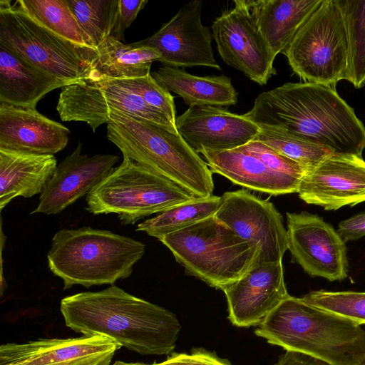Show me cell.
I'll list each match as a JSON object with an SVG mask.
<instances>
[{
	"label": "cell",
	"instance_id": "cell-31",
	"mask_svg": "<svg viewBox=\"0 0 365 365\" xmlns=\"http://www.w3.org/2000/svg\"><path fill=\"white\" fill-rule=\"evenodd\" d=\"M67 2L95 48L110 36L118 0H67Z\"/></svg>",
	"mask_w": 365,
	"mask_h": 365
},
{
	"label": "cell",
	"instance_id": "cell-18",
	"mask_svg": "<svg viewBox=\"0 0 365 365\" xmlns=\"http://www.w3.org/2000/svg\"><path fill=\"white\" fill-rule=\"evenodd\" d=\"M82 144L58 165L40 194L39 202L31 214L55 215L61 212L88 195L113 170L118 156L82 154Z\"/></svg>",
	"mask_w": 365,
	"mask_h": 365
},
{
	"label": "cell",
	"instance_id": "cell-26",
	"mask_svg": "<svg viewBox=\"0 0 365 365\" xmlns=\"http://www.w3.org/2000/svg\"><path fill=\"white\" fill-rule=\"evenodd\" d=\"M96 50L98 56L93 63L92 79L145 77L150 74L153 62L159 61L161 58L158 51L153 47L136 42L124 43L110 36Z\"/></svg>",
	"mask_w": 365,
	"mask_h": 365
},
{
	"label": "cell",
	"instance_id": "cell-11",
	"mask_svg": "<svg viewBox=\"0 0 365 365\" xmlns=\"http://www.w3.org/2000/svg\"><path fill=\"white\" fill-rule=\"evenodd\" d=\"M215 218L258 250L257 262L282 260L288 236L282 217L274 205L245 190L226 192Z\"/></svg>",
	"mask_w": 365,
	"mask_h": 365
},
{
	"label": "cell",
	"instance_id": "cell-14",
	"mask_svg": "<svg viewBox=\"0 0 365 365\" xmlns=\"http://www.w3.org/2000/svg\"><path fill=\"white\" fill-rule=\"evenodd\" d=\"M202 4L195 0L185 4L158 31L136 43L157 49L161 55L159 61L165 66L220 70L212 47V34L201 21Z\"/></svg>",
	"mask_w": 365,
	"mask_h": 365
},
{
	"label": "cell",
	"instance_id": "cell-2",
	"mask_svg": "<svg viewBox=\"0 0 365 365\" xmlns=\"http://www.w3.org/2000/svg\"><path fill=\"white\" fill-rule=\"evenodd\" d=\"M60 310L75 332L106 336L142 355L170 354L181 329L173 312L115 285L67 296Z\"/></svg>",
	"mask_w": 365,
	"mask_h": 365
},
{
	"label": "cell",
	"instance_id": "cell-30",
	"mask_svg": "<svg viewBox=\"0 0 365 365\" xmlns=\"http://www.w3.org/2000/svg\"><path fill=\"white\" fill-rule=\"evenodd\" d=\"M349 43L347 80L356 88L365 84V0H336Z\"/></svg>",
	"mask_w": 365,
	"mask_h": 365
},
{
	"label": "cell",
	"instance_id": "cell-25",
	"mask_svg": "<svg viewBox=\"0 0 365 365\" xmlns=\"http://www.w3.org/2000/svg\"><path fill=\"white\" fill-rule=\"evenodd\" d=\"M168 91L193 106H230L237 103V92L225 75L197 76L183 69L163 66L150 73Z\"/></svg>",
	"mask_w": 365,
	"mask_h": 365
},
{
	"label": "cell",
	"instance_id": "cell-20",
	"mask_svg": "<svg viewBox=\"0 0 365 365\" xmlns=\"http://www.w3.org/2000/svg\"><path fill=\"white\" fill-rule=\"evenodd\" d=\"M68 128L36 108L0 103V148L54 155L67 145Z\"/></svg>",
	"mask_w": 365,
	"mask_h": 365
},
{
	"label": "cell",
	"instance_id": "cell-4",
	"mask_svg": "<svg viewBox=\"0 0 365 365\" xmlns=\"http://www.w3.org/2000/svg\"><path fill=\"white\" fill-rule=\"evenodd\" d=\"M107 138L128 158L195 197L213 195L212 173L179 133L118 110L106 117Z\"/></svg>",
	"mask_w": 365,
	"mask_h": 365
},
{
	"label": "cell",
	"instance_id": "cell-28",
	"mask_svg": "<svg viewBox=\"0 0 365 365\" xmlns=\"http://www.w3.org/2000/svg\"><path fill=\"white\" fill-rule=\"evenodd\" d=\"M16 1L31 17L54 33L80 45L93 47L80 27L67 0Z\"/></svg>",
	"mask_w": 365,
	"mask_h": 365
},
{
	"label": "cell",
	"instance_id": "cell-16",
	"mask_svg": "<svg viewBox=\"0 0 365 365\" xmlns=\"http://www.w3.org/2000/svg\"><path fill=\"white\" fill-rule=\"evenodd\" d=\"M222 291L227 302L228 318L239 327L258 325L290 296L284 283L282 261L254 263Z\"/></svg>",
	"mask_w": 365,
	"mask_h": 365
},
{
	"label": "cell",
	"instance_id": "cell-7",
	"mask_svg": "<svg viewBox=\"0 0 365 365\" xmlns=\"http://www.w3.org/2000/svg\"><path fill=\"white\" fill-rule=\"evenodd\" d=\"M0 44L70 84L93 78L96 48L54 33L16 1H0Z\"/></svg>",
	"mask_w": 365,
	"mask_h": 365
},
{
	"label": "cell",
	"instance_id": "cell-21",
	"mask_svg": "<svg viewBox=\"0 0 365 365\" xmlns=\"http://www.w3.org/2000/svg\"><path fill=\"white\" fill-rule=\"evenodd\" d=\"M212 173L221 175L238 185L279 195L297 192L301 179L273 171L257 158L236 148L200 153Z\"/></svg>",
	"mask_w": 365,
	"mask_h": 365
},
{
	"label": "cell",
	"instance_id": "cell-36",
	"mask_svg": "<svg viewBox=\"0 0 365 365\" xmlns=\"http://www.w3.org/2000/svg\"><path fill=\"white\" fill-rule=\"evenodd\" d=\"M164 365H232L215 354L204 349H193L190 354L173 353L163 361Z\"/></svg>",
	"mask_w": 365,
	"mask_h": 365
},
{
	"label": "cell",
	"instance_id": "cell-12",
	"mask_svg": "<svg viewBox=\"0 0 365 365\" xmlns=\"http://www.w3.org/2000/svg\"><path fill=\"white\" fill-rule=\"evenodd\" d=\"M224 11L212 26V37L222 59L251 81L266 85L276 75L274 56L242 0Z\"/></svg>",
	"mask_w": 365,
	"mask_h": 365
},
{
	"label": "cell",
	"instance_id": "cell-32",
	"mask_svg": "<svg viewBox=\"0 0 365 365\" xmlns=\"http://www.w3.org/2000/svg\"><path fill=\"white\" fill-rule=\"evenodd\" d=\"M306 304L348 319L365 324V292L324 289L312 291L301 297Z\"/></svg>",
	"mask_w": 365,
	"mask_h": 365
},
{
	"label": "cell",
	"instance_id": "cell-23",
	"mask_svg": "<svg viewBox=\"0 0 365 365\" xmlns=\"http://www.w3.org/2000/svg\"><path fill=\"white\" fill-rule=\"evenodd\" d=\"M68 85L0 44V103L36 108L46 93Z\"/></svg>",
	"mask_w": 365,
	"mask_h": 365
},
{
	"label": "cell",
	"instance_id": "cell-15",
	"mask_svg": "<svg viewBox=\"0 0 365 365\" xmlns=\"http://www.w3.org/2000/svg\"><path fill=\"white\" fill-rule=\"evenodd\" d=\"M121 347L100 335L6 343L0 346V365H110Z\"/></svg>",
	"mask_w": 365,
	"mask_h": 365
},
{
	"label": "cell",
	"instance_id": "cell-38",
	"mask_svg": "<svg viewBox=\"0 0 365 365\" xmlns=\"http://www.w3.org/2000/svg\"><path fill=\"white\" fill-rule=\"evenodd\" d=\"M274 365H330L329 364L297 351H286V352L279 356L277 363Z\"/></svg>",
	"mask_w": 365,
	"mask_h": 365
},
{
	"label": "cell",
	"instance_id": "cell-10",
	"mask_svg": "<svg viewBox=\"0 0 365 365\" xmlns=\"http://www.w3.org/2000/svg\"><path fill=\"white\" fill-rule=\"evenodd\" d=\"M56 110L63 121L85 122L93 132L115 110L178 133L175 123L163 112L112 78L87 79L62 88Z\"/></svg>",
	"mask_w": 365,
	"mask_h": 365
},
{
	"label": "cell",
	"instance_id": "cell-34",
	"mask_svg": "<svg viewBox=\"0 0 365 365\" xmlns=\"http://www.w3.org/2000/svg\"><path fill=\"white\" fill-rule=\"evenodd\" d=\"M237 149L257 158L274 172L301 180L304 175L299 163L259 141L253 140Z\"/></svg>",
	"mask_w": 365,
	"mask_h": 365
},
{
	"label": "cell",
	"instance_id": "cell-29",
	"mask_svg": "<svg viewBox=\"0 0 365 365\" xmlns=\"http://www.w3.org/2000/svg\"><path fill=\"white\" fill-rule=\"evenodd\" d=\"M254 140L299 163L304 175L334 154L327 148L281 130L260 128Z\"/></svg>",
	"mask_w": 365,
	"mask_h": 365
},
{
	"label": "cell",
	"instance_id": "cell-17",
	"mask_svg": "<svg viewBox=\"0 0 365 365\" xmlns=\"http://www.w3.org/2000/svg\"><path fill=\"white\" fill-rule=\"evenodd\" d=\"M297 193L307 204L327 210L365 202V161L354 155L333 154L302 179Z\"/></svg>",
	"mask_w": 365,
	"mask_h": 365
},
{
	"label": "cell",
	"instance_id": "cell-33",
	"mask_svg": "<svg viewBox=\"0 0 365 365\" xmlns=\"http://www.w3.org/2000/svg\"><path fill=\"white\" fill-rule=\"evenodd\" d=\"M114 80L123 88L140 96L148 104L163 112L175 123L177 117L173 96L150 74L141 78Z\"/></svg>",
	"mask_w": 365,
	"mask_h": 365
},
{
	"label": "cell",
	"instance_id": "cell-1",
	"mask_svg": "<svg viewBox=\"0 0 365 365\" xmlns=\"http://www.w3.org/2000/svg\"><path fill=\"white\" fill-rule=\"evenodd\" d=\"M243 115L259 128L289 132L331 150L362 157L365 127L336 88L286 83L260 93Z\"/></svg>",
	"mask_w": 365,
	"mask_h": 365
},
{
	"label": "cell",
	"instance_id": "cell-6",
	"mask_svg": "<svg viewBox=\"0 0 365 365\" xmlns=\"http://www.w3.org/2000/svg\"><path fill=\"white\" fill-rule=\"evenodd\" d=\"M159 240L171 251L187 274L221 290L257 262L259 254L256 247L214 215Z\"/></svg>",
	"mask_w": 365,
	"mask_h": 365
},
{
	"label": "cell",
	"instance_id": "cell-27",
	"mask_svg": "<svg viewBox=\"0 0 365 365\" xmlns=\"http://www.w3.org/2000/svg\"><path fill=\"white\" fill-rule=\"evenodd\" d=\"M221 196L195 197L176 205L138 225L136 230L160 239L215 215L221 205Z\"/></svg>",
	"mask_w": 365,
	"mask_h": 365
},
{
	"label": "cell",
	"instance_id": "cell-13",
	"mask_svg": "<svg viewBox=\"0 0 365 365\" xmlns=\"http://www.w3.org/2000/svg\"><path fill=\"white\" fill-rule=\"evenodd\" d=\"M292 262L312 277L341 281L348 275L345 242L333 226L316 214L287 212Z\"/></svg>",
	"mask_w": 365,
	"mask_h": 365
},
{
	"label": "cell",
	"instance_id": "cell-35",
	"mask_svg": "<svg viewBox=\"0 0 365 365\" xmlns=\"http://www.w3.org/2000/svg\"><path fill=\"white\" fill-rule=\"evenodd\" d=\"M147 3L146 0H118L117 14L110 36L120 41H123L125 31Z\"/></svg>",
	"mask_w": 365,
	"mask_h": 365
},
{
	"label": "cell",
	"instance_id": "cell-8",
	"mask_svg": "<svg viewBox=\"0 0 365 365\" xmlns=\"http://www.w3.org/2000/svg\"><path fill=\"white\" fill-rule=\"evenodd\" d=\"M194 198L171 180L123 157L121 164L86 195V210L93 215L114 213L122 224L133 225Z\"/></svg>",
	"mask_w": 365,
	"mask_h": 365
},
{
	"label": "cell",
	"instance_id": "cell-24",
	"mask_svg": "<svg viewBox=\"0 0 365 365\" xmlns=\"http://www.w3.org/2000/svg\"><path fill=\"white\" fill-rule=\"evenodd\" d=\"M56 168L53 155L0 148V210L16 197L41 194Z\"/></svg>",
	"mask_w": 365,
	"mask_h": 365
},
{
	"label": "cell",
	"instance_id": "cell-9",
	"mask_svg": "<svg viewBox=\"0 0 365 365\" xmlns=\"http://www.w3.org/2000/svg\"><path fill=\"white\" fill-rule=\"evenodd\" d=\"M293 72L304 82L329 86L347 80L349 43L336 0H323L283 51Z\"/></svg>",
	"mask_w": 365,
	"mask_h": 365
},
{
	"label": "cell",
	"instance_id": "cell-19",
	"mask_svg": "<svg viewBox=\"0 0 365 365\" xmlns=\"http://www.w3.org/2000/svg\"><path fill=\"white\" fill-rule=\"evenodd\" d=\"M176 128L187 144L197 154L238 148L253 140L260 128L246 118L222 107H189L176 118Z\"/></svg>",
	"mask_w": 365,
	"mask_h": 365
},
{
	"label": "cell",
	"instance_id": "cell-3",
	"mask_svg": "<svg viewBox=\"0 0 365 365\" xmlns=\"http://www.w3.org/2000/svg\"><path fill=\"white\" fill-rule=\"evenodd\" d=\"M255 334L286 351L306 354L330 365H362L365 330L348 319L288 297L259 324Z\"/></svg>",
	"mask_w": 365,
	"mask_h": 365
},
{
	"label": "cell",
	"instance_id": "cell-37",
	"mask_svg": "<svg viewBox=\"0 0 365 365\" xmlns=\"http://www.w3.org/2000/svg\"><path fill=\"white\" fill-rule=\"evenodd\" d=\"M336 231L344 242L365 236V211L340 222Z\"/></svg>",
	"mask_w": 365,
	"mask_h": 365
},
{
	"label": "cell",
	"instance_id": "cell-39",
	"mask_svg": "<svg viewBox=\"0 0 365 365\" xmlns=\"http://www.w3.org/2000/svg\"><path fill=\"white\" fill-rule=\"evenodd\" d=\"M110 365H164L163 362L161 363H153V364H143V363H128L121 361H116L113 364Z\"/></svg>",
	"mask_w": 365,
	"mask_h": 365
},
{
	"label": "cell",
	"instance_id": "cell-5",
	"mask_svg": "<svg viewBox=\"0 0 365 365\" xmlns=\"http://www.w3.org/2000/svg\"><path fill=\"white\" fill-rule=\"evenodd\" d=\"M145 246L109 230L82 227L55 233L47 255L51 272L62 279L63 289L114 284L129 277Z\"/></svg>",
	"mask_w": 365,
	"mask_h": 365
},
{
	"label": "cell",
	"instance_id": "cell-22",
	"mask_svg": "<svg viewBox=\"0 0 365 365\" xmlns=\"http://www.w3.org/2000/svg\"><path fill=\"white\" fill-rule=\"evenodd\" d=\"M323 0H242L274 57L289 46Z\"/></svg>",
	"mask_w": 365,
	"mask_h": 365
},
{
	"label": "cell",
	"instance_id": "cell-40",
	"mask_svg": "<svg viewBox=\"0 0 365 365\" xmlns=\"http://www.w3.org/2000/svg\"><path fill=\"white\" fill-rule=\"evenodd\" d=\"M362 365H365V361L363 363V364H362Z\"/></svg>",
	"mask_w": 365,
	"mask_h": 365
}]
</instances>
